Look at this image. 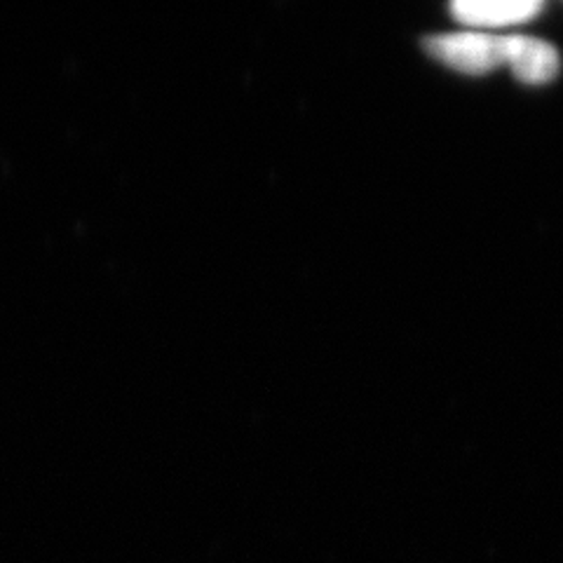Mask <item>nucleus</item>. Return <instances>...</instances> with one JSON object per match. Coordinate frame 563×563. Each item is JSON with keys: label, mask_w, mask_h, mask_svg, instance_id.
Here are the masks:
<instances>
[{"label": "nucleus", "mask_w": 563, "mask_h": 563, "mask_svg": "<svg viewBox=\"0 0 563 563\" xmlns=\"http://www.w3.org/2000/svg\"><path fill=\"white\" fill-rule=\"evenodd\" d=\"M515 35H496L484 31L437 33L426 38L428 55L465 76H486L509 66Z\"/></svg>", "instance_id": "nucleus-1"}, {"label": "nucleus", "mask_w": 563, "mask_h": 563, "mask_svg": "<svg viewBox=\"0 0 563 563\" xmlns=\"http://www.w3.org/2000/svg\"><path fill=\"white\" fill-rule=\"evenodd\" d=\"M540 0H457L451 5V14L472 31L505 29L531 22L542 12Z\"/></svg>", "instance_id": "nucleus-2"}, {"label": "nucleus", "mask_w": 563, "mask_h": 563, "mask_svg": "<svg viewBox=\"0 0 563 563\" xmlns=\"http://www.w3.org/2000/svg\"><path fill=\"white\" fill-rule=\"evenodd\" d=\"M561 68L559 52L548 41L533 38V35H515L512 59L509 70L523 85H544L556 78Z\"/></svg>", "instance_id": "nucleus-3"}]
</instances>
